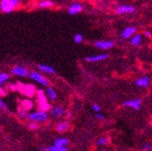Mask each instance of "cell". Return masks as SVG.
<instances>
[{
  "instance_id": "5b68a950",
  "label": "cell",
  "mask_w": 152,
  "mask_h": 151,
  "mask_svg": "<svg viewBox=\"0 0 152 151\" xmlns=\"http://www.w3.org/2000/svg\"><path fill=\"white\" fill-rule=\"evenodd\" d=\"M12 73L15 75H19V76L25 77L28 75V71L26 69H24L23 67H16L12 69Z\"/></svg>"
},
{
  "instance_id": "44dd1931",
  "label": "cell",
  "mask_w": 152,
  "mask_h": 151,
  "mask_svg": "<svg viewBox=\"0 0 152 151\" xmlns=\"http://www.w3.org/2000/svg\"><path fill=\"white\" fill-rule=\"evenodd\" d=\"M82 41H83V35H82V34H76V35L74 36V42H75V43L79 44V43H81Z\"/></svg>"
},
{
  "instance_id": "83f0119b",
  "label": "cell",
  "mask_w": 152,
  "mask_h": 151,
  "mask_svg": "<svg viewBox=\"0 0 152 151\" xmlns=\"http://www.w3.org/2000/svg\"><path fill=\"white\" fill-rule=\"evenodd\" d=\"M149 148H151V147L149 146V145H145L143 147V149L144 150H148V149H149Z\"/></svg>"
},
{
  "instance_id": "2e32d148",
  "label": "cell",
  "mask_w": 152,
  "mask_h": 151,
  "mask_svg": "<svg viewBox=\"0 0 152 151\" xmlns=\"http://www.w3.org/2000/svg\"><path fill=\"white\" fill-rule=\"evenodd\" d=\"M48 97L51 100H56L57 99V94L55 92V90H53L52 88H48L47 90Z\"/></svg>"
},
{
  "instance_id": "7c38bea8",
  "label": "cell",
  "mask_w": 152,
  "mask_h": 151,
  "mask_svg": "<svg viewBox=\"0 0 152 151\" xmlns=\"http://www.w3.org/2000/svg\"><path fill=\"white\" fill-rule=\"evenodd\" d=\"M135 85L138 86H142V87H147L149 85V78L148 77H143L139 80H137L135 82Z\"/></svg>"
},
{
  "instance_id": "9a60e30c",
  "label": "cell",
  "mask_w": 152,
  "mask_h": 151,
  "mask_svg": "<svg viewBox=\"0 0 152 151\" xmlns=\"http://www.w3.org/2000/svg\"><path fill=\"white\" fill-rule=\"evenodd\" d=\"M38 68H39L41 71H45V72L55 73V70L53 69L52 67H50V66H48V65H38Z\"/></svg>"
},
{
  "instance_id": "cb8c5ba5",
  "label": "cell",
  "mask_w": 152,
  "mask_h": 151,
  "mask_svg": "<svg viewBox=\"0 0 152 151\" xmlns=\"http://www.w3.org/2000/svg\"><path fill=\"white\" fill-rule=\"evenodd\" d=\"M20 116L21 118H25V117L27 116V114H26V112H25V111H20Z\"/></svg>"
},
{
  "instance_id": "f1b7e54d",
  "label": "cell",
  "mask_w": 152,
  "mask_h": 151,
  "mask_svg": "<svg viewBox=\"0 0 152 151\" xmlns=\"http://www.w3.org/2000/svg\"><path fill=\"white\" fill-rule=\"evenodd\" d=\"M144 34H145L147 37H148V38H151V36H152V35H151V33H149V32H146Z\"/></svg>"
},
{
  "instance_id": "ffe728a7",
  "label": "cell",
  "mask_w": 152,
  "mask_h": 151,
  "mask_svg": "<svg viewBox=\"0 0 152 151\" xmlns=\"http://www.w3.org/2000/svg\"><path fill=\"white\" fill-rule=\"evenodd\" d=\"M52 5H53L52 1H44L39 4V7H51Z\"/></svg>"
},
{
  "instance_id": "6da1fadb",
  "label": "cell",
  "mask_w": 152,
  "mask_h": 151,
  "mask_svg": "<svg viewBox=\"0 0 152 151\" xmlns=\"http://www.w3.org/2000/svg\"><path fill=\"white\" fill-rule=\"evenodd\" d=\"M19 3V0H1L0 7L1 10L5 13H10Z\"/></svg>"
},
{
  "instance_id": "603a6c76",
  "label": "cell",
  "mask_w": 152,
  "mask_h": 151,
  "mask_svg": "<svg viewBox=\"0 0 152 151\" xmlns=\"http://www.w3.org/2000/svg\"><path fill=\"white\" fill-rule=\"evenodd\" d=\"M93 109L96 111V112H99V110H100V107L98 105H96V104H95V105H93Z\"/></svg>"
},
{
  "instance_id": "9c48e42d",
  "label": "cell",
  "mask_w": 152,
  "mask_h": 151,
  "mask_svg": "<svg viewBox=\"0 0 152 151\" xmlns=\"http://www.w3.org/2000/svg\"><path fill=\"white\" fill-rule=\"evenodd\" d=\"M109 58V55H98V56H93V57H87L86 60L87 61H100Z\"/></svg>"
},
{
  "instance_id": "e0dca14e",
  "label": "cell",
  "mask_w": 152,
  "mask_h": 151,
  "mask_svg": "<svg viewBox=\"0 0 152 151\" xmlns=\"http://www.w3.org/2000/svg\"><path fill=\"white\" fill-rule=\"evenodd\" d=\"M69 144V140L66 138H59L55 141V145L57 146H66Z\"/></svg>"
},
{
  "instance_id": "4fadbf2b",
  "label": "cell",
  "mask_w": 152,
  "mask_h": 151,
  "mask_svg": "<svg viewBox=\"0 0 152 151\" xmlns=\"http://www.w3.org/2000/svg\"><path fill=\"white\" fill-rule=\"evenodd\" d=\"M43 150H47V151H67V147L65 146H57L54 145L53 147H49Z\"/></svg>"
},
{
  "instance_id": "4dcf8cb0",
  "label": "cell",
  "mask_w": 152,
  "mask_h": 151,
  "mask_svg": "<svg viewBox=\"0 0 152 151\" xmlns=\"http://www.w3.org/2000/svg\"><path fill=\"white\" fill-rule=\"evenodd\" d=\"M11 88H12L13 90H15V89H16V86H14V85H11Z\"/></svg>"
},
{
  "instance_id": "7a4b0ae2",
  "label": "cell",
  "mask_w": 152,
  "mask_h": 151,
  "mask_svg": "<svg viewBox=\"0 0 152 151\" xmlns=\"http://www.w3.org/2000/svg\"><path fill=\"white\" fill-rule=\"evenodd\" d=\"M48 118L47 113L45 112V110L39 111V112H34V113H31V114L28 115V119L31 120V122H44Z\"/></svg>"
},
{
  "instance_id": "52a82bcc",
  "label": "cell",
  "mask_w": 152,
  "mask_h": 151,
  "mask_svg": "<svg viewBox=\"0 0 152 151\" xmlns=\"http://www.w3.org/2000/svg\"><path fill=\"white\" fill-rule=\"evenodd\" d=\"M134 11V7L129 6H121L117 9L118 14H125V13H133Z\"/></svg>"
},
{
  "instance_id": "3957f363",
  "label": "cell",
  "mask_w": 152,
  "mask_h": 151,
  "mask_svg": "<svg viewBox=\"0 0 152 151\" xmlns=\"http://www.w3.org/2000/svg\"><path fill=\"white\" fill-rule=\"evenodd\" d=\"M30 77H31V79L38 82H40L41 85H48V81L45 80L42 75H40L39 73H37V72H32L31 74H30Z\"/></svg>"
},
{
  "instance_id": "8fae6325",
  "label": "cell",
  "mask_w": 152,
  "mask_h": 151,
  "mask_svg": "<svg viewBox=\"0 0 152 151\" xmlns=\"http://www.w3.org/2000/svg\"><path fill=\"white\" fill-rule=\"evenodd\" d=\"M82 10V6L80 4H73L70 7V9H69V13L71 15H74L76 13H78Z\"/></svg>"
},
{
  "instance_id": "d6986e66",
  "label": "cell",
  "mask_w": 152,
  "mask_h": 151,
  "mask_svg": "<svg viewBox=\"0 0 152 151\" xmlns=\"http://www.w3.org/2000/svg\"><path fill=\"white\" fill-rule=\"evenodd\" d=\"M9 80V75L7 73H1L0 74V84H3L4 82Z\"/></svg>"
},
{
  "instance_id": "30bf717a",
  "label": "cell",
  "mask_w": 152,
  "mask_h": 151,
  "mask_svg": "<svg viewBox=\"0 0 152 151\" xmlns=\"http://www.w3.org/2000/svg\"><path fill=\"white\" fill-rule=\"evenodd\" d=\"M65 110L63 108H59V107H56L54 109H52L51 110V114L55 117H61L64 115Z\"/></svg>"
},
{
  "instance_id": "d4e9b609",
  "label": "cell",
  "mask_w": 152,
  "mask_h": 151,
  "mask_svg": "<svg viewBox=\"0 0 152 151\" xmlns=\"http://www.w3.org/2000/svg\"><path fill=\"white\" fill-rule=\"evenodd\" d=\"M0 106H1V109H7L6 104L3 102V100H0Z\"/></svg>"
},
{
  "instance_id": "5bb4252c",
  "label": "cell",
  "mask_w": 152,
  "mask_h": 151,
  "mask_svg": "<svg viewBox=\"0 0 152 151\" xmlns=\"http://www.w3.org/2000/svg\"><path fill=\"white\" fill-rule=\"evenodd\" d=\"M69 123H59L57 127V131L59 132V133H64L66 132L68 129H69Z\"/></svg>"
},
{
  "instance_id": "f546056e",
  "label": "cell",
  "mask_w": 152,
  "mask_h": 151,
  "mask_svg": "<svg viewBox=\"0 0 152 151\" xmlns=\"http://www.w3.org/2000/svg\"><path fill=\"white\" fill-rule=\"evenodd\" d=\"M67 118H69V117H71V113H67Z\"/></svg>"
},
{
  "instance_id": "277c9868",
  "label": "cell",
  "mask_w": 152,
  "mask_h": 151,
  "mask_svg": "<svg viewBox=\"0 0 152 151\" xmlns=\"http://www.w3.org/2000/svg\"><path fill=\"white\" fill-rule=\"evenodd\" d=\"M96 47L100 49H108L113 47V43L110 41H98L96 43Z\"/></svg>"
},
{
  "instance_id": "7402d4cb",
  "label": "cell",
  "mask_w": 152,
  "mask_h": 151,
  "mask_svg": "<svg viewBox=\"0 0 152 151\" xmlns=\"http://www.w3.org/2000/svg\"><path fill=\"white\" fill-rule=\"evenodd\" d=\"M107 142H108V138H106V137H103V138H100L99 140L97 141V145H99V146H102V145H105V144H107Z\"/></svg>"
},
{
  "instance_id": "4316f807",
  "label": "cell",
  "mask_w": 152,
  "mask_h": 151,
  "mask_svg": "<svg viewBox=\"0 0 152 151\" xmlns=\"http://www.w3.org/2000/svg\"><path fill=\"white\" fill-rule=\"evenodd\" d=\"M96 118L98 119V120H104L105 119V117L103 115H101V114H96Z\"/></svg>"
},
{
  "instance_id": "d6a6232c",
  "label": "cell",
  "mask_w": 152,
  "mask_h": 151,
  "mask_svg": "<svg viewBox=\"0 0 152 151\" xmlns=\"http://www.w3.org/2000/svg\"><path fill=\"white\" fill-rule=\"evenodd\" d=\"M151 149H152V147H151Z\"/></svg>"
},
{
  "instance_id": "8992f818",
  "label": "cell",
  "mask_w": 152,
  "mask_h": 151,
  "mask_svg": "<svg viewBox=\"0 0 152 151\" xmlns=\"http://www.w3.org/2000/svg\"><path fill=\"white\" fill-rule=\"evenodd\" d=\"M126 107H131L134 109H139L141 105V99H135V100H129L124 102V104Z\"/></svg>"
},
{
  "instance_id": "ac0fdd59",
  "label": "cell",
  "mask_w": 152,
  "mask_h": 151,
  "mask_svg": "<svg viewBox=\"0 0 152 151\" xmlns=\"http://www.w3.org/2000/svg\"><path fill=\"white\" fill-rule=\"evenodd\" d=\"M140 42H141V36L140 35H135L131 39V43L133 44H134V46H137V44H139Z\"/></svg>"
},
{
  "instance_id": "484cf974",
  "label": "cell",
  "mask_w": 152,
  "mask_h": 151,
  "mask_svg": "<svg viewBox=\"0 0 152 151\" xmlns=\"http://www.w3.org/2000/svg\"><path fill=\"white\" fill-rule=\"evenodd\" d=\"M29 127L31 128V129H34H34H37V125L35 123H31V124L29 125Z\"/></svg>"
},
{
  "instance_id": "ba28073f",
  "label": "cell",
  "mask_w": 152,
  "mask_h": 151,
  "mask_svg": "<svg viewBox=\"0 0 152 151\" xmlns=\"http://www.w3.org/2000/svg\"><path fill=\"white\" fill-rule=\"evenodd\" d=\"M135 31H136V29L134 27H128L124 29V31L123 32L121 35H123L124 38H130V37L135 33Z\"/></svg>"
},
{
  "instance_id": "1f68e13d",
  "label": "cell",
  "mask_w": 152,
  "mask_h": 151,
  "mask_svg": "<svg viewBox=\"0 0 152 151\" xmlns=\"http://www.w3.org/2000/svg\"><path fill=\"white\" fill-rule=\"evenodd\" d=\"M151 125H152V120H151Z\"/></svg>"
}]
</instances>
